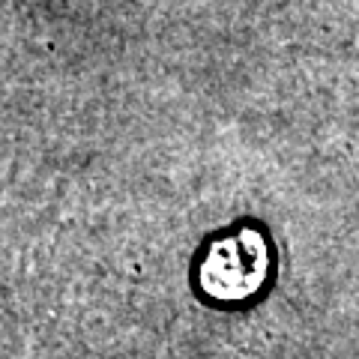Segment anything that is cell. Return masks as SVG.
Returning <instances> with one entry per match:
<instances>
[{"mask_svg":"<svg viewBox=\"0 0 359 359\" xmlns=\"http://www.w3.org/2000/svg\"><path fill=\"white\" fill-rule=\"evenodd\" d=\"M266 276V245L257 233L240 231L233 237L212 243L201 266V285L210 297L243 299Z\"/></svg>","mask_w":359,"mask_h":359,"instance_id":"6da1fadb","label":"cell"}]
</instances>
